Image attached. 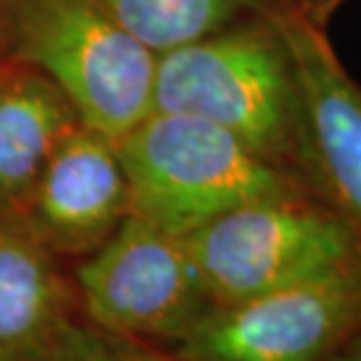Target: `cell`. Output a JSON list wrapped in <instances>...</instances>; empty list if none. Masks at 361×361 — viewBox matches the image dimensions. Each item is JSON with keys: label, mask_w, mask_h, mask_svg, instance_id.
<instances>
[{"label": "cell", "mask_w": 361, "mask_h": 361, "mask_svg": "<svg viewBox=\"0 0 361 361\" xmlns=\"http://www.w3.org/2000/svg\"><path fill=\"white\" fill-rule=\"evenodd\" d=\"M96 326L126 338L180 343L214 308L187 238L128 214L78 271Z\"/></svg>", "instance_id": "cell-5"}, {"label": "cell", "mask_w": 361, "mask_h": 361, "mask_svg": "<svg viewBox=\"0 0 361 361\" xmlns=\"http://www.w3.org/2000/svg\"><path fill=\"white\" fill-rule=\"evenodd\" d=\"M345 0H296L298 10H301L310 21H314L317 26L326 28L329 19L341 10Z\"/></svg>", "instance_id": "cell-13"}, {"label": "cell", "mask_w": 361, "mask_h": 361, "mask_svg": "<svg viewBox=\"0 0 361 361\" xmlns=\"http://www.w3.org/2000/svg\"><path fill=\"white\" fill-rule=\"evenodd\" d=\"M154 110L212 121L312 194L296 66L268 12L159 54Z\"/></svg>", "instance_id": "cell-1"}, {"label": "cell", "mask_w": 361, "mask_h": 361, "mask_svg": "<svg viewBox=\"0 0 361 361\" xmlns=\"http://www.w3.org/2000/svg\"><path fill=\"white\" fill-rule=\"evenodd\" d=\"M14 59L40 71L80 124L110 140L154 110L157 54L98 0H17Z\"/></svg>", "instance_id": "cell-3"}, {"label": "cell", "mask_w": 361, "mask_h": 361, "mask_svg": "<svg viewBox=\"0 0 361 361\" xmlns=\"http://www.w3.org/2000/svg\"><path fill=\"white\" fill-rule=\"evenodd\" d=\"M80 124L66 96L26 61H0V219H21L35 180Z\"/></svg>", "instance_id": "cell-9"}, {"label": "cell", "mask_w": 361, "mask_h": 361, "mask_svg": "<svg viewBox=\"0 0 361 361\" xmlns=\"http://www.w3.org/2000/svg\"><path fill=\"white\" fill-rule=\"evenodd\" d=\"M33 361H168L142 345H137L133 338L105 331L101 326H87L71 322L63 331L56 336L42 355Z\"/></svg>", "instance_id": "cell-12"}, {"label": "cell", "mask_w": 361, "mask_h": 361, "mask_svg": "<svg viewBox=\"0 0 361 361\" xmlns=\"http://www.w3.org/2000/svg\"><path fill=\"white\" fill-rule=\"evenodd\" d=\"M184 238L214 305L317 278L361 255L348 221L305 191L243 203Z\"/></svg>", "instance_id": "cell-4"}, {"label": "cell", "mask_w": 361, "mask_h": 361, "mask_svg": "<svg viewBox=\"0 0 361 361\" xmlns=\"http://www.w3.org/2000/svg\"><path fill=\"white\" fill-rule=\"evenodd\" d=\"M329 361H361V326L338 348V352Z\"/></svg>", "instance_id": "cell-14"}, {"label": "cell", "mask_w": 361, "mask_h": 361, "mask_svg": "<svg viewBox=\"0 0 361 361\" xmlns=\"http://www.w3.org/2000/svg\"><path fill=\"white\" fill-rule=\"evenodd\" d=\"M135 40L159 54L264 14L280 0H98Z\"/></svg>", "instance_id": "cell-11"}, {"label": "cell", "mask_w": 361, "mask_h": 361, "mask_svg": "<svg viewBox=\"0 0 361 361\" xmlns=\"http://www.w3.org/2000/svg\"><path fill=\"white\" fill-rule=\"evenodd\" d=\"M71 289L17 219H0V361H33L71 324Z\"/></svg>", "instance_id": "cell-10"}, {"label": "cell", "mask_w": 361, "mask_h": 361, "mask_svg": "<svg viewBox=\"0 0 361 361\" xmlns=\"http://www.w3.org/2000/svg\"><path fill=\"white\" fill-rule=\"evenodd\" d=\"M268 14L296 66L310 142V189L361 240V84L296 0H280Z\"/></svg>", "instance_id": "cell-7"}, {"label": "cell", "mask_w": 361, "mask_h": 361, "mask_svg": "<svg viewBox=\"0 0 361 361\" xmlns=\"http://www.w3.org/2000/svg\"><path fill=\"white\" fill-rule=\"evenodd\" d=\"M114 149L130 214L175 235L257 198L310 194L228 130L191 114L152 110L114 140Z\"/></svg>", "instance_id": "cell-2"}, {"label": "cell", "mask_w": 361, "mask_h": 361, "mask_svg": "<svg viewBox=\"0 0 361 361\" xmlns=\"http://www.w3.org/2000/svg\"><path fill=\"white\" fill-rule=\"evenodd\" d=\"M361 326V255L317 278L214 308L178 361H329Z\"/></svg>", "instance_id": "cell-6"}, {"label": "cell", "mask_w": 361, "mask_h": 361, "mask_svg": "<svg viewBox=\"0 0 361 361\" xmlns=\"http://www.w3.org/2000/svg\"><path fill=\"white\" fill-rule=\"evenodd\" d=\"M128 214L114 140L78 124L54 147L19 221L51 252L91 255Z\"/></svg>", "instance_id": "cell-8"}]
</instances>
